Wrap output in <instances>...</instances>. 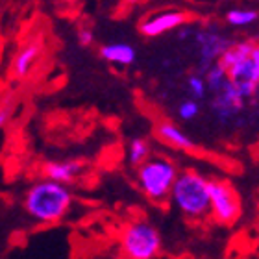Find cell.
Segmentation results:
<instances>
[{
    "mask_svg": "<svg viewBox=\"0 0 259 259\" xmlns=\"http://www.w3.org/2000/svg\"><path fill=\"white\" fill-rule=\"evenodd\" d=\"M243 213L237 191L228 180H211L209 184V215L224 226H232Z\"/></svg>",
    "mask_w": 259,
    "mask_h": 259,
    "instance_id": "cell-5",
    "label": "cell"
},
{
    "mask_svg": "<svg viewBox=\"0 0 259 259\" xmlns=\"http://www.w3.org/2000/svg\"><path fill=\"white\" fill-rule=\"evenodd\" d=\"M157 135L163 143L178 148V150H194V141L191 139L189 134H185L184 130L180 128L174 122H161L157 126Z\"/></svg>",
    "mask_w": 259,
    "mask_h": 259,
    "instance_id": "cell-13",
    "label": "cell"
},
{
    "mask_svg": "<svg viewBox=\"0 0 259 259\" xmlns=\"http://www.w3.org/2000/svg\"><path fill=\"white\" fill-rule=\"evenodd\" d=\"M194 43L198 47V74H204L211 65L219 61V58L232 45V41H228L215 30H202V32H196Z\"/></svg>",
    "mask_w": 259,
    "mask_h": 259,
    "instance_id": "cell-7",
    "label": "cell"
},
{
    "mask_svg": "<svg viewBox=\"0 0 259 259\" xmlns=\"http://www.w3.org/2000/svg\"><path fill=\"white\" fill-rule=\"evenodd\" d=\"M161 248V233L148 221H132L120 232V252L124 259H156Z\"/></svg>",
    "mask_w": 259,
    "mask_h": 259,
    "instance_id": "cell-4",
    "label": "cell"
},
{
    "mask_svg": "<svg viewBox=\"0 0 259 259\" xmlns=\"http://www.w3.org/2000/svg\"><path fill=\"white\" fill-rule=\"evenodd\" d=\"M187 91H189L191 98L200 102V100H204L205 95H207V87H205V81H204V76L202 74H191L187 78Z\"/></svg>",
    "mask_w": 259,
    "mask_h": 259,
    "instance_id": "cell-18",
    "label": "cell"
},
{
    "mask_svg": "<svg viewBox=\"0 0 259 259\" xmlns=\"http://www.w3.org/2000/svg\"><path fill=\"white\" fill-rule=\"evenodd\" d=\"M191 33H193V30H191L187 24H184V26L180 28V32H178V37H180V41H185V39L189 37Z\"/></svg>",
    "mask_w": 259,
    "mask_h": 259,
    "instance_id": "cell-22",
    "label": "cell"
},
{
    "mask_svg": "<svg viewBox=\"0 0 259 259\" xmlns=\"http://www.w3.org/2000/svg\"><path fill=\"white\" fill-rule=\"evenodd\" d=\"M187 24V13L182 10H163L152 13L139 24V30L145 37H159L163 33L172 32L176 28Z\"/></svg>",
    "mask_w": 259,
    "mask_h": 259,
    "instance_id": "cell-8",
    "label": "cell"
},
{
    "mask_svg": "<svg viewBox=\"0 0 259 259\" xmlns=\"http://www.w3.org/2000/svg\"><path fill=\"white\" fill-rule=\"evenodd\" d=\"M178 165L165 156H150L137 167V185L152 202H165L178 178Z\"/></svg>",
    "mask_w": 259,
    "mask_h": 259,
    "instance_id": "cell-3",
    "label": "cell"
},
{
    "mask_svg": "<svg viewBox=\"0 0 259 259\" xmlns=\"http://www.w3.org/2000/svg\"><path fill=\"white\" fill-rule=\"evenodd\" d=\"M43 178L56 182V184L67 185L74 184L83 172V163L76 159H61V161H47L41 167Z\"/></svg>",
    "mask_w": 259,
    "mask_h": 259,
    "instance_id": "cell-10",
    "label": "cell"
},
{
    "mask_svg": "<svg viewBox=\"0 0 259 259\" xmlns=\"http://www.w3.org/2000/svg\"><path fill=\"white\" fill-rule=\"evenodd\" d=\"M255 49H259V47L254 39H241V41H235V43H232L224 50V54L219 58V63H221L224 69H228V67H232L233 63L250 58Z\"/></svg>",
    "mask_w": 259,
    "mask_h": 259,
    "instance_id": "cell-14",
    "label": "cell"
},
{
    "mask_svg": "<svg viewBox=\"0 0 259 259\" xmlns=\"http://www.w3.org/2000/svg\"><path fill=\"white\" fill-rule=\"evenodd\" d=\"M93 41H95V32H93L91 28H81L80 32H78V43L81 47H91Z\"/></svg>",
    "mask_w": 259,
    "mask_h": 259,
    "instance_id": "cell-20",
    "label": "cell"
},
{
    "mask_svg": "<svg viewBox=\"0 0 259 259\" xmlns=\"http://www.w3.org/2000/svg\"><path fill=\"white\" fill-rule=\"evenodd\" d=\"M100 58L108 63L119 65V67H128L135 61V49L124 41H115L100 47Z\"/></svg>",
    "mask_w": 259,
    "mask_h": 259,
    "instance_id": "cell-12",
    "label": "cell"
},
{
    "mask_svg": "<svg viewBox=\"0 0 259 259\" xmlns=\"http://www.w3.org/2000/svg\"><path fill=\"white\" fill-rule=\"evenodd\" d=\"M41 58V47L37 43H28L24 45L19 52L13 58V63H11V69H13V74L17 78H26L30 72L33 70L35 63Z\"/></svg>",
    "mask_w": 259,
    "mask_h": 259,
    "instance_id": "cell-11",
    "label": "cell"
},
{
    "mask_svg": "<svg viewBox=\"0 0 259 259\" xmlns=\"http://www.w3.org/2000/svg\"><path fill=\"white\" fill-rule=\"evenodd\" d=\"M209 184L211 180L196 168H184L178 172L168 198L184 217L202 221L209 217Z\"/></svg>",
    "mask_w": 259,
    "mask_h": 259,
    "instance_id": "cell-2",
    "label": "cell"
},
{
    "mask_svg": "<svg viewBox=\"0 0 259 259\" xmlns=\"http://www.w3.org/2000/svg\"><path fill=\"white\" fill-rule=\"evenodd\" d=\"M10 117H11V109H8V108H2V109H0V130H2L6 124H8Z\"/></svg>",
    "mask_w": 259,
    "mask_h": 259,
    "instance_id": "cell-21",
    "label": "cell"
},
{
    "mask_svg": "<svg viewBox=\"0 0 259 259\" xmlns=\"http://www.w3.org/2000/svg\"><path fill=\"white\" fill-rule=\"evenodd\" d=\"M211 109H213L215 119L219 120L221 124H228V122H232L235 117L241 115V111L244 109V100L241 98V95L233 89L232 83H228L222 91L213 95Z\"/></svg>",
    "mask_w": 259,
    "mask_h": 259,
    "instance_id": "cell-9",
    "label": "cell"
},
{
    "mask_svg": "<svg viewBox=\"0 0 259 259\" xmlns=\"http://www.w3.org/2000/svg\"><path fill=\"white\" fill-rule=\"evenodd\" d=\"M126 156H128V163L132 167H139L150 157V143L143 137H135L130 141Z\"/></svg>",
    "mask_w": 259,
    "mask_h": 259,
    "instance_id": "cell-16",
    "label": "cell"
},
{
    "mask_svg": "<svg viewBox=\"0 0 259 259\" xmlns=\"http://www.w3.org/2000/svg\"><path fill=\"white\" fill-rule=\"evenodd\" d=\"M202 76H204V81H205V87H207V91H211L213 95H217L219 91H222V89H224V87L230 83L226 69H224V67H222L219 61H215V63L211 65L209 69L205 70Z\"/></svg>",
    "mask_w": 259,
    "mask_h": 259,
    "instance_id": "cell-15",
    "label": "cell"
},
{
    "mask_svg": "<svg viewBox=\"0 0 259 259\" xmlns=\"http://www.w3.org/2000/svg\"><path fill=\"white\" fill-rule=\"evenodd\" d=\"M257 10H248V8H233L226 13V22L233 28H246L252 26L257 21Z\"/></svg>",
    "mask_w": 259,
    "mask_h": 259,
    "instance_id": "cell-17",
    "label": "cell"
},
{
    "mask_svg": "<svg viewBox=\"0 0 259 259\" xmlns=\"http://www.w3.org/2000/svg\"><path fill=\"white\" fill-rule=\"evenodd\" d=\"M72 200L74 196L67 185L41 178L28 187L22 205L32 221L39 224H56L70 211Z\"/></svg>",
    "mask_w": 259,
    "mask_h": 259,
    "instance_id": "cell-1",
    "label": "cell"
},
{
    "mask_svg": "<svg viewBox=\"0 0 259 259\" xmlns=\"http://www.w3.org/2000/svg\"><path fill=\"white\" fill-rule=\"evenodd\" d=\"M178 115L182 120H193L200 115V102L193 98H185L178 104Z\"/></svg>",
    "mask_w": 259,
    "mask_h": 259,
    "instance_id": "cell-19",
    "label": "cell"
},
{
    "mask_svg": "<svg viewBox=\"0 0 259 259\" xmlns=\"http://www.w3.org/2000/svg\"><path fill=\"white\" fill-rule=\"evenodd\" d=\"M226 72L232 87L241 95L243 100L254 98L259 87V49H255L250 58L228 67Z\"/></svg>",
    "mask_w": 259,
    "mask_h": 259,
    "instance_id": "cell-6",
    "label": "cell"
}]
</instances>
